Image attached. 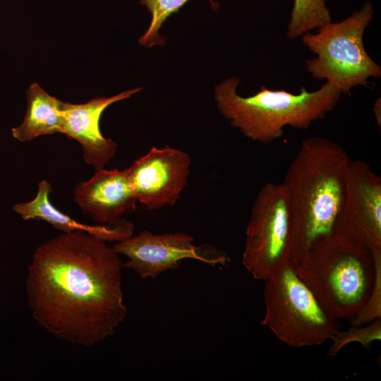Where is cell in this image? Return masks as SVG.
I'll return each instance as SVG.
<instances>
[{"mask_svg":"<svg viewBox=\"0 0 381 381\" xmlns=\"http://www.w3.org/2000/svg\"><path fill=\"white\" fill-rule=\"evenodd\" d=\"M334 232L381 250V179L361 159L351 160L346 173L342 210Z\"/></svg>","mask_w":381,"mask_h":381,"instance_id":"obj_9","label":"cell"},{"mask_svg":"<svg viewBox=\"0 0 381 381\" xmlns=\"http://www.w3.org/2000/svg\"><path fill=\"white\" fill-rule=\"evenodd\" d=\"M351 159L337 143L318 136L303 141L282 183L291 221L294 267L316 242L334 233Z\"/></svg>","mask_w":381,"mask_h":381,"instance_id":"obj_2","label":"cell"},{"mask_svg":"<svg viewBox=\"0 0 381 381\" xmlns=\"http://www.w3.org/2000/svg\"><path fill=\"white\" fill-rule=\"evenodd\" d=\"M373 253L376 269L373 289L365 303L351 320L352 326L363 325L381 318V250Z\"/></svg>","mask_w":381,"mask_h":381,"instance_id":"obj_18","label":"cell"},{"mask_svg":"<svg viewBox=\"0 0 381 381\" xmlns=\"http://www.w3.org/2000/svg\"><path fill=\"white\" fill-rule=\"evenodd\" d=\"M73 199L85 214L104 225L120 222L122 216L135 210L138 202L126 169L96 170L75 186Z\"/></svg>","mask_w":381,"mask_h":381,"instance_id":"obj_11","label":"cell"},{"mask_svg":"<svg viewBox=\"0 0 381 381\" xmlns=\"http://www.w3.org/2000/svg\"><path fill=\"white\" fill-rule=\"evenodd\" d=\"M265 282L261 324L282 342L296 348L320 346L339 330V320L325 311L292 266Z\"/></svg>","mask_w":381,"mask_h":381,"instance_id":"obj_6","label":"cell"},{"mask_svg":"<svg viewBox=\"0 0 381 381\" xmlns=\"http://www.w3.org/2000/svg\"><path fill=\"white\" fill-rule=\"evenodd\" d=\"M190 164L181 150L152 147L126 169L138 201L148 210L174 205L187 186Z\"/></svg>","mask_w":381,"mask_h":381,"instance_id":"obj_10","label":"cell"},{"mask_svg":"<svg viewBox=\"0 0 381 381\" xmlns=\"http://www.w3.org/2000/svg\"><path fill=\"white\" fill-rule=\"evenodd\" d=\"M325 311L336 320H351L370 295L375 279L373 252L334 232L316 242L293 267Z\"/></svg>","mask_w":381,"mask_h":381,"instance_id":"obj_3","label":"cell"},{"mask_svg":"<svg viewBox=\"0 0 381 381\" xmlns=\"http://www.w3.org/2000/svg\"><path fill=\"white\" fill-rule=\"evenodd\" d=\"M381 339V318L360 326H353L345 331L338 330L332 338L327 355L335 357L342 348L350 343L358 342L368 347Z\"/></svg>","mask_w":381,"mask_h":381,"instance_id":"obj_17","label":"cell"},{"mask_svg":"<svg viewBox=\"0 0 381 381\" xmlns=\"http://www.w3.org/2000/svg\"><path fill=\"white\" fill-rule=\"evenodd\" d=\"M380 106H381L380 98H378L374 104L373 112L375 114L376 123L377 126H379V128H380V125H381V114H380L381 107Z\"/></svg>","mask_w":381,"mask_h":381,"instance_id":"obj_19","label":"cell"},{"mask_svg":"<svg viewBox=\"0 0 381 381\" xmlns=\"http://www.w3.org/2000/svg\"><path fill=\"white\" fill-rule=\"evenodd\" d=\"M52 191L51 184L47 180H42L38 183L35 197L30 201L15 205L13 210L25 220L44 221L62 233L80 230L105 241L116 242L133 235V225L126 220L109 225H89L78 222L52 205L49 199Z\"/></svg>","mask_w":381,"mask_h":381,"instance_id":"obj_13","label":"cell"},{"mask_svg":"<svg viewBox=\"0 0 381 381\" xmlns=\"http://www.w3.org/2000/svg\"><path fill=\"white\" fill-rule=\"evenodd\" d=\"M26 98L24 120L12 128L13 138L28 142L42 135L62 133L65 102L48 94L37 83L30 86Z\"/></svg>","mask_w":381,"mask_h":381,"instance_id":"obj_14","label":"cell"},{"mask_svg":"<svg viewBox=\"0 0 381 381\" xmlns=\"http://www.w3.org/2000/svg\"><path fill=\"white\" fill-rule=\"evenodd\" d=\"M370 1L346 19L329 22L315 34L303 35V44L316 55L306 61L313 78L326 80L341 94H349L356 85L368 86V78L381 75V68L368 54L363 34L375 16Z\"/></svg>","mask_w":381,"mask_h":381,"instance_id":"obj_5","label":"cell"},{"mask_svg":"<svg viewBox=\"0 0 381 381\" xmlns=\"http://www.w3.org/2000/svg\"><path fill=\"white\" fill-rule=\"evenodd\" d=\"M194 238L183 232L154 234L143 230L136 235L117 241L113 249L128 261L125 268L140 277L155 278L168 270L177 269L183 260H197L212 266H225L229 257L210 245L195 246Z\"/></svg>","mask_w":381,"mask_h":381,"instance_id":"obj_8","label":"cell"},{"mask_svg":"<svg viewBox=\"0 0 381 381\" xmlns=\"http://www.w3.org/2000/svg\"><path fill=\"white\" fill-rule=\"evenodd\" d=\"M242 264L262 281L292 266L290 214L282 184L269 183L260 190L246 231Z\"/></svg>","mask_w":381,"mask_h":381,"instance_id":"obj_7","label":"cell"},{"mask_svg":"<svg viewBox=\"0 0 381 381\" xmlns=\"http://www.w3.org/2000/svg\"><path fill=\"white\" fill-rule=\"evenodd\" d=\"M189 0H140V4L145 6L152 16L150 24L145 33L140 37L139 42L141 45L151 47L156 44L164 46L165 39L162 37L158 32L165 21L171 14L186 4ZM213 9L217 10L215 6L219 5L209 0Z\"/></svg>","mask_w":381,"mask_h":381,"instance_id":"obj_16","label":"cell"},{"mask_svg":"<svg viewBox=\"0 0 381 381\" xmlns=\"http://www.w3.org/2000/svg\"><path fill=\"white\" fill-rule=\"evenodd\" d=\"M142 87L122 92L110 97H99L83 104L65 102L62 133L76 140L85 162L95 171L104 169L116 155V143L101 133L99 121L103 111L114 102L128 99Z\"/></svg>","mask_w":381,"mask_h":381,"instance_id":"obj_12","label":"cell"},{"mask_svg":"<svg viewBox=\"0 0 381 381\" xmlns=\"http://www.w3.org/2000/svg\"><path fill=\"white\" fill-rule=\"evenodd\" d=\"M119 254L106 241L78 230L40 245L25 281L36 322L52 336L92 346L126 319Z\"/></svg>","mask_w":381,"mask_h":381,"instance_id":"obj_1","label":"cell"},{"mask_svg":"<svg viewBox=\"0 0 381 381\" xmlns=\"http://www.w3.org/2000/svg\"><path fill=\"white\" fill-rule=\"evenodd\" d=\"M238 84L231 77L216 87L218 109L246 137L264 144L281 138L287 126L307 129L333 110L341 95L326 82L313 92L302 87L296 95L262 86L254 95L243 97L236 93Z\"/></svg>","mask_w":381,"mask_h":381,"instance_id":"obj_4","label":"cell"},{"mask_svg":"<svg viewBox=\"0 0 381 381\" xmlns=\"http://www.w3.org/2000/svg\"><path fill=\"white\" fill-rule=\"evenodd\" d=\"M331 22L326 0H294L286 37L295 39Z\"/></svg>","mask_w":381,"mask_h":381,"instance_id":"obj_15","label":"cell"}]
</instances>
